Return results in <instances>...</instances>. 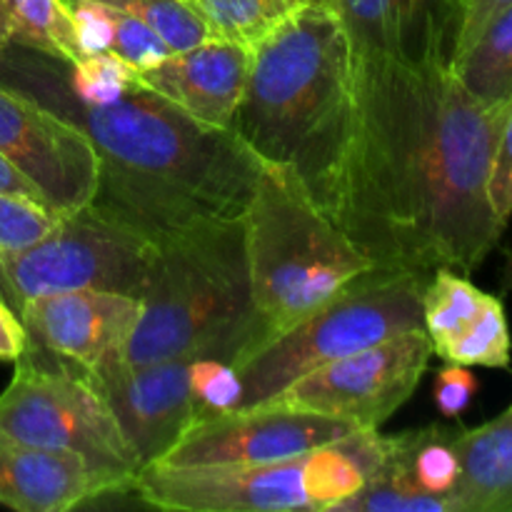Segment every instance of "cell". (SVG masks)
Returning <instances> with one entry per match:
<instances>
[{
    "mask_svg": "<svg viewBox=\"0 0 512 512\" xmlns=\"http://www.w3.org/2000/svg\"><path fill=\"white\" fill-rule=\"evenodd\" d=\"M512 103L460 85L445 33L405 55L350 50V90L310 193L378 268H478L505 230L490 173Z\"/></svg>",
    "mask_w": 512,
    "mask_h": 512,
    "instance_id": "cell-1",
    "label": "cell"
},
{
    "mask_svg": "<svg viewBox=\"0 0 512 512\" xmlns=\"http://www.w3.org/2000/svg\"><path fill=\"white\" fill-rule=\"evenodd\" d=\"M0 83L30 95L93 143V203L148 238L205 218H243L263 160L233 133L213 130L135 80L118 100L90 105L63 80L60 60L10 43Z\"/></svg>",
    "mask_w": 512,
    "mask_h": 512,
    "instance_id": "cell-2",
    "label": "cell"
},
{
    "mask_svg": "<svg viewBox=\"0 0 512 512\" xmlns=\"http://www.w3.org/2000/svg\"><path fill=\"white\" fill-rule=\"evenodd\" d=\"M138 298L140 320L123 350L128 365L175 355L233 363L265 340L250 295L243 218H205L158 235Z\"/></svg>",
    "mask_w": 512,
    "mask_h": 512,
    "instance_id": "cell-3",
    "label": "cell"
},
{
    "mask_svg": "<svg viewBox=\"0 0 512 512\" xmlns=\"http://www.w3.org/2000/svg\"><path fill=\"white\" fill-rule=\"evenodd\" d=\"M350 90V40L333 0H305L250 48L233 130L260 160L310 185L323 170Z\"/></svg>",
    "mask_w": 512,
    "mask_h": 512,
    "instance_id": "cell-4",
    "label": "cell"
},
{
    "mask_svg": "<svg viewBox=\"0 0 512 512\" xmlns=\"http://www.w3.org/2000/svg\"><path fill=\"white\" fill-rule=\"evenodd\" d=\"M243 230L250 295L265 340L313 313L350 280L378 268L288 163H260Z\"/></svg>",
    "mask_w": 512,
    "mask_h": 512,
    "instance_id": "cell-5",
    "label": "cell"
},
{
    "mask_svg": "<svg viewBox=\"0 0 512 512\" xmlns=\"http://www.w3.org/2000/svg\"><path fill=\"white\" fill-rule=\"evenodd\" d=\"M425 283L413 273L373 268L288 330L245 350L230 363L243 385L240 408L268 403L295 378L330 360L423 328Z\"/></svg>",
    "mask_w": 512,
    "mask_h": 512,
    "instance_id": "cell-6",
    "label": "cell"
},
{
    "mask_svg": "<svg viewBox=\"0 0 512 512\" xmlns=\"http://www.w3.org/2000/svg\"><path fill=\"white\" fill-rule=\"evenodd\" d=\"M0 430L38 448L78 453L113 495L128 493L143 468L90 380L30 345L0 393Z\"/></svg>",
    "mask_w": 512,
    "mask_h": 512,
    "instance_id": "cell-7",
    "label": "cell"
},
{
    "mask_svg": "<svg viewBox=\"0 0 512 512\" xmlns=\"http://www.w3.org/2000/svg\"><path fill=\"white\" fill-rule=\"evenodd\" d=\"M155 240L95 203L60 215L35 243L0 253V298L18 313L25 300L68 290H115L138 298Z\"/></svg>",
    "mask_w": 512,
    "mask_h": 512,
    "instance_id": "cell-8",
    "label": "cell"
},
{
    "mask_svg": "<svg viewBox=\"0 0 512 512\" xmlns=\"http://www.w3.org/2000/svg\"><path fill=\"white\" fill-rule=\"evenodd\" d=\"M433 355V340L423 328L405 330L300 375L268 403L380 430L413 398Z\"/></svg>",
    "mask_w": 512,
    "mask_h": 512,
    "instance_id": "cell-9",
    "label": "cell"
},
{
    "mask_svg": "<svg viewBox=\"0 0 512 512\" xmlns=\"http://www.w3.org/2000/svg\"><path fill=\"white\" fill-rule=\"evenodd\" d=\"M350 420L283 403H260L198 415L158 465H265L303 458L310 450L358 433Z\"/></svg>",
    "mask_w": 512,
    "mask_h": 512,
    "instance_id": "cell-10",
    "label": "cell"
},
{
    "mask_svg": "<svg viewBox=\"0 0 512 512\" xmlns=\"http://www.w3.org/2000/svg\"><path fill=\"white\" fill-rule=\"evenodd\" d=\"M128 493L175 512L310 510L305 455L265 465H148Z\"/></svg>",
    "mask_w": 512,
    "mask_h": 512,
    "instance_id": "cell-11",
    "label": "cell"
},
{
    "mask_svg": "<svg viewBox=\"0 0 512 512\" xmlns=\"http://www.w3.org/2000/svg\"><path fill=\"white\" fill-rule=\"evenodd\" d=\"M0 155L63 215L93 203L98 193L100 160L83 130L5 83H0Z\"/></svg>",
    "mask_w": 512,
    "mask_h": 512,
    "instance_id": "cell-12",
    "label": "cell"
},
{
    "mask_svg": "<svg viewBox=\"0 0 512 512\" xmlns=\"http://www.w3.org/2000/svg\"><path fill=\"white\" fill-rule=\"evenodd\" d=\"M200 355H175L128 365L123 355L85 375L108 403L140 465L158 463L195 418L190 365ZM140 468V470H143Z\"/></svg>",
    "mask_w": 512,
    "mask_h": 512,
    "instance_id": "cell-13",
    "label": "cell"
},
{
    "mask_svg": "<svg viewBox=\"0 0 512 512\" xmlns=\"http://www.w3.org/2000/svg\"><path fill=\"white\" fill-rule=\"evenodd\" d=\"M18 315L30 348L90 375L123 355L140 320V298L115 290H68L25 300Z\"/></svg>",
    "mask_w": 512,
    "mask_h": 512,
    "instance_id": "cell-14",
    "label": "cell"
},
{
    "mask_svg": "<svg viewBox=\"0 0 512 512\" xmlns=\"http://www.w3.org/2000/svg\"><path fill=\"white\" fill-rule=\"evenodd\" d=\"M250 48L210 38L135 70V80L173 103L183 115L213 130H230L245 95Z\"/></svg>",
    "mask_w": 512,
    "mask_h": 512,
    "instance_id": "cell-15",
    "label": "cell"
},
{
    "mask_svg": "<svg viewBox=\"0 0 512 512\" xmlns=\"http://www.w3.org/2000/svg\"><path fill=\"white\" fill-rule=\"evenodd\" d=\"M110 493L85 458L10 438L0 430V505L18 512H68Z\"/></svg>",
    "mask_w": 512,
    "mask_h": 512,
    "instance_id": "cell-16",
    "label": "cell"
},
{
    "mask_svg": "<svg viewBox=\"0 0 512 512\" xmlns=\"http://www.w3.org/2000/svg\"><path fill=\"white\" fill-rule=\"evenodd\" d=\"M458 512H512V405L478 425L455 430Z\"/></svg>",
    "mask_w": 512,
    "mask_h": 512,
    "instance_id": "cell-17",
    "label": "cell"
},
{
    "mask_svg": "<svg viewBox=\"0 0 512 512\" xmlns=\"http://www.w3.org/2000/svg\"><path fill=\"white\" fill-rule=\"evenodd\" d=\"M348 33L350 50L405 55L445 33L435 0H333Z\"/></svg>",
    "mask_w": 512,
    "mask_h": 512,
    "instance_id": "cell-18",
    "label": "cell"
},
{
    "mask_svg": "<svg viewBox=\"0 0 512 512\" xmlns=\"http://www.w3.org/2000/svg\"><path fill=\"white\" fill-rule=\"evenodd\" d=\"M378 468L410 490L450 500L453 512H458L455 490L460 483V458L455 450V428L430 425L398 438H385Z\"/></svg>",
    "mask_w": 512,
    "mask_h": 512,
    "instance_id": "cell-19",
    "label": "cell"
},
{
    "mask_svg": "<svg viewBox=\"0 0 512 512\" xmlns=\"http://www.w3.org/2000/svg\"><path fill=\"white\" fill-rule=\"evenodd\" d=\"M448 65L483 105L512 103V5L500 10Z\"/></svg>",
    "mask_w": 512,
    "mask_h": 512,
    "instance_id": "cell-20",
    "label": "cell"
},
{
    "mask_svg": "<svg viewBox=\"0 0 512 512\" xmlns=\"http://www.w3.org/2000/svg\"><path fill=\"white\" fill-rule=\"evenodd\" d=\"M10 18V43L75 63L83 58L78 28L63 0H3Z\"/></svg>",
    "mask_w": 512,
    "mask_h": 512,
    "instance_id": "cell-21",
    "label": "cell"
},
{
    "mask_svg": "<svg viewBox=\"0 0 512 512\" xmlns=\"http://www.w3.org/2000/svg\"><path fill=\"white\" fill-rule=\"evenodd\" d=\"M485 298L480 288H475L465 275L455 270L440 268L428 278L423 288V330L433 340V353L440 345L458 338L483 310Z\"/></svg>",
    "mask_w": 512,
    "mask_h": 512,
    "instance_id": "cell-22",
    "label": "cell"
},
{
    "mask_svg": "<svg viewBox=\"0 0 512 512\" xmlns=\"http://www.w3.org/2000/svg\"><path fill=\"white\" fill-rule=\"evenodd\" d=\"M210 35L253 48L305 0H190Z\"/></svg>",
    "mask_w": 512,
    "mask_h": 512,
    "instance_id": "cell-23",
    "label": "cell"
},
{
    "mask_svg": "<svg viewBox=\"0 0 512 512\" xmlns=\"http://www.w3.org/2000/svg\"><path fill=\"white\" fill-rule=\"evenodd\" d=\"M365 485V470L348 438L323 445L305 455V488H308L310 510H335L340 503L353 498Z\"/></svg>",
    "mask_w": 512,
    "mask_h": 512,
    "instance_id": "cell-24",
    "label": "cell"
},
{
    "mask_svg": "<svg viewBox=\"0 0 512 512\" xmlns=\"http://www.w3.org/2000/svg\"><path fill=\"white\" fill-rule=\"evenodd\" d=\"M510 328L503 303L495 295L485 298L478 318L455 340L435 350L440 360L458 365H483V368H508L510 365Z\"/></svg>",
    "mask_w": 512,
    "mask_h": 512,
    "instance_id": "cell-25",
    "label": "cell"
},
{
    "mask_svg": "<svg viewBox=\"0 0 512 512\" xmlns=\"http://www.w3.org/2000/svg\"><path fill=\"white\" fill-rule=\"evenodd\" d=\"M98 3L143 20L150 30H155L165 40L170 53L195 48L213 38L190 0H98Z\"/></svg>",
    "mask_w": 512,
    "mask_h": 512,
    "instance_id": "cell-26",
    "label": "cell"
},
{
    "mask_svg": "<svg viewBox=\"0 0 512 512\" xmlns=\"http://www.w3.org/2000/svg\"><path fill=\"white\" fill-rule=\"evenodd\" d=\"M60 70H63V80L70 93L90 105L113 103L135 83V70L110 50L85 55L75 63L60 60Z\"/></svg>",
    "mask_w": 512,
    "mask_h": 512,
    "instance_id": "cell-27",
    "label": "cell"
},
{
    "mask_svg": "<svg viewBox=\"0 0 512 512\" xmlns=\"http://www.w3.org/2000/svg\"><path fill=\"white\" fill-rule=\"evenodd\" d=\"M190 390L195 400V418L240 408V398H243V385L235 368L225 358H215V355H200L193 360Z\"/></svg>",
    "mask_w": 512,
    "mask_h": 512,
    "instance_id": "cell-28",
    "label": "cell"
},
{
    "mask_svg": "<svg viewBox=\"0 0 512 512\" xmlns=\"http://www.w3.org/2000/svg\"><path fill=\"white\" fill-rule=\"evenodd\" d=\"M58 210L0 190V253L35 243L58 225Z\"/></svg>",
    "mask_w": 512,
    "mask_h": 512,
    "instance_id": "cell-29",
    "label": "cell"
},
{
    "mask_svg": "<svg viewBox=\"0 0 512 512\" xmlns=\"http://www.w3.org/2000/svg\"><path fill=\"white\" fill-rule=\"evenodd\" d=\"M105 5V3H103ZM110 25H113V43H110V53L118 55L120 60L130 65L133 70H145L150 65L160 63L168 58L170 48L165 40L160 38L155 30H150L143 20L133 18V15L123 13L118 8H110Z\"/></svg>",
    "mask_w": 512,
    "mask_h": 512,
    "instance_id": "cell-30",
    "label": "cell"
},
{
    "mask_svg": "<svg viewBox=\"0 0 512 512\" xmlns=\"http://www.w3.org/2000/svg\"><path fill=\"white\" fill-rule=\"evenodd\" d=\"M512 0H450L443 10H440V18H443L445 28V55L455 58L460 50L468 48L473 43L475 35L500 13Z\"/></svg>",
    "mask_w": 512,
    "mask_h": 512,
    "instance_id": "cell-31",
    "label": "cell"
},
{
    "mask_svg": "<svg viewBox=\"0 0 512 512\" xmlns=\"http://www.w3.org/2000/svg\"><path fill=\"white\" fill-rule=\"evenodd\" d=\"M478 393V378L470 373L468 365L448 363L435 375V405L445 418H458L468 410Z\"/></svg>",
    "mask_w": 512,
    "mask_h": 512,
    "instance_id": "cell-32",
    "label": "cell"
},
{
    "mask_svg": "<svg viewBox=\"0 0 512 512\" xmlns=\"http://www.w3.org/2000/svg\"><path fill=\"white\" fill-rule=\"evenodd\" d=\"M490 203H493L495 215L508 225L512 215V110L498 140V150H495L493 173H490Z\"/></svg>",
    "mask_w": 512,
    "mask_h": 512,
    "instance_id": "cell-33",
    "label": "cell"
},
{
    "mask_svg": "<svg viewBox=\"0 0 512 512\" xmlns=\"http://www.w3.org/2000/svg\"><path fill=\"white\" fill-rule=\"evenodd\" d=\"M28 350V333L20 315L0 298V360L15 363Z\"/></svg>",
    "mask_w": 512,
    "mask_h": 512,
    "instance_id": "cell-34",
    "label": "cell"
},
{
    "mask_svg": "<svg viewBox=\"0 0 512 512\" xmlns=\"http://www.w3.org/2000/svg\"><path fill=\"white\" fill-rule=\"evenodd\" d=\"M0 190H5V193H13V195H20V198H30V200H38V203L48 205L45 203L43 193H40L38 188H35L33 183H30L28 178H25L23 173H20L18 168H13V165L8 163V160L0 155ZM50 208V205H48Z\"/></svg>",
    "mask_w": 512,
    "mask_h": 512,
    "instance_id": "cell-35",
    "label": "cell"
},
{
    "mask_svg": "<svg viewBox=\"0 0 512 512\" xmlns=\"http://www.w3.org/2000/svg\"><path fill=\"white\" fill-rule=\"evenodd\" d=\"M10 45V18L8 10H5V3L0 0V53Z\"/></svg>",
    "mask_w": 512,
    "mask_h": 512,
    "instance_id": "cell-36",
    "label": "cell"
},
{
    "mask_svg": "<svg viewBox=\"0 0 512 512\" xmlns=\"http://www.w3.org/2000/svg\"><path fill=\"white\" fill-rule=\"evenodd\" d=\"M450 3V0H435V5H438V8L440 10H443L445 8V5H448Z\"/></svg>",
    "mask_w": 512,
    "mask_h": 512,
    "instance_id": "cell-37",
    "label": "cell"
}]
</instances>
